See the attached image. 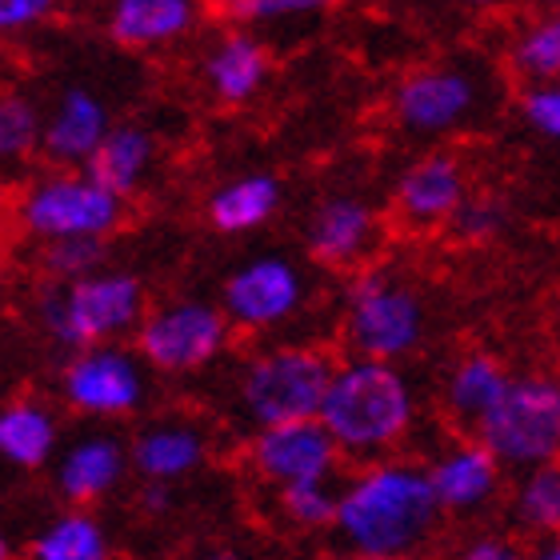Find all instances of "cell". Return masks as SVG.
Here are the masks:
<instances>
[{"label": "cell", "mask_w": 560, "mask_h": 560, "mask_svg": "<svg viewBox=\"0 0 560 560\" xmlns=\"http://www.w3.org/2000/svg\"><path fill=\"white\" fill-rule=\"evenodd\" d=\"M444 513L420 456L349 468L337 485L332 540L345 557L417 560L436 545Z\"/></svg>", "instance_id": "cell-1"}, {"label": "cell", "mask_w": 560, "mask_h": 560, "mask_svg": "<svg viewBox=\"0 0 560 560\" xmlns=\"http://www.w3.org/2000/svg\"><path fill=\"white\" fill-rule=\"evenodd\" d=\"M156 156H161V140L152 137L149 125L117 120L101 140V149L93 152V161L84 164V173L93 176L96 185H105L108 192H117L120 200H129L149 185Z\"/></svg>", "instance_id": "cell-25"}, {"label": "cell", "mask_w": 560, "mask_h": 560, "mask_svg": "<svg viewBox=\"0 0 560 560\" xmlns=\"http://www.w3.org/2000/svg\"><path fill=\"white\" fill-rule=\"evenodd\" d=\"M21 560H117V537L105 513L60 504L28 533Z\"/></svg>", "instance_id": "cell-24"}, {"label": "cell", "mask_w": 560, "mask_h": 560, "mask_svg": "<svg viewBox=\"0 0 560 560\" xmlns=\"http://www.w3.org/2000/svg\"><path fill=\"white\" fill-rule=\"evenodd\" d=\"M545 9H560V0H545Z\"/></svg>", "instance_id": "cell-43"}, {"label": "cell", "mask_w": 560, "mask_h": 560, "mask_svg": "<svg viewBox=\"0 0 560 560\" xmlns=\"http://www.w3.org/2000/svg\"><path fill=\"white\" fill-rule=\"evenodd\" d=\"M472 197L465 161L448 149H429L400 168L393 185V212L412 233H436L456 221L460 205Z\"/></svg>", "instance_id": "cell-17"}, {"label": "cell", "mask_w": 560, "mask_h": 560, "mask_svg": "<svg viewBox=\"0 0 560 560\" xmlns=\"http://www.w3.org/2000/svg\"><path fill=\"white\" fill-rule=\"evenodd\" d=\"M424 460L432 497L441 504L444 521H480L497 504H504L509 472L472 432H456L448 441L432 444Z\"/></svg>", "instance_id": "cell-13"}, {"label": "cell", "mask_w": 560, "mask_h": 560, "mask_svg": "<svg viewBox=\"0 0 560 560\" xmlns=\"http://www.w3.org/2000/svg\"><path fill=\"white\" fill-rule=\"evenodd\" d=\"M65 424L52 400L36 393H16L0 400V468L12 477L48 472L65 448Z\"/></svg>", "instance_id": "cell-19"}, {"label": "cell", "mask_w": 560, "mask_h": 560, "mask_svg": "<svg viewBox=\"0 0 560 560\" xmlns=\"http://www.w3.org/2000/svg\"><path fill=\"white\" fill-rule=\"evenodd\" d=\"M504 229H509V205L492 192H472V197L460 205L456 221L448 224V233L460 241V245H492L501 241Z\"/></svg>", "instance_id": "cell-31"}, {"label": "cell", "mask_w": 560, "mask_h": 560, "mask_svg": "<svg viewBox=\"0 0 560 560\" xmlns=\"http://www.w3.org/2000/svg\"><path fill=\"white\" fill-rule=\"evenodd\" d=\"M432 316L424 292L388 265H364L349 272L340 289V349L345 357L381 364L412 361L429 340Z\"/></svg>", "instance_id": "cell-5"}, {"label": "cell", "mask_w": 560, "mask_h": 560, "mask_svg": "<svg viewBox=\"0 0 560 560\" xmlns=\"http://www.w3.org/2000/svg\"><path fill=\"white\" fill-rule=\"evenodd\" d=\"M108 265L105 241H60V245L36 248V269L45 284H72L101 272Z\"/></svg>", "instance_id": "cell-30"}, {"label": "cell", "mask_w": 560, "mask_h": 560, "mask_svg": "<svg viewBox=\"0 0 560 560\" xmlns=\"http://www.w3.org/2000/svg\"><path fill=\"white\" fill-rule=\"evenodd\" d=\"M149 284L132 269L105 265L72 284H40L33 296V320L57 349L84 352L101 345H132L149 316Z\"/></svg>", "instance_id": "cell-4"}, {"label": "cell", "mask_w": 560, "mask_h": 560, "mask_svg": "<svg viewBox=\"0 0 560 560\" xmlns=\"http://www.w3.org/2000/svg\"><path fill=\"white\" fill-rule=\"evenodd\" d=\"M217 441L205 420L188 412H156L137 420L129 436L132 477L140 485H185L212 465Z\"/></svg>", "instance_id": "cell-15"}, {"label": "cell", "mask_w": 560, "mask_h": 560, "mask_svg": "<svg viewBox=\"0 0 560 560\" xmlns=\"http://www.w3.org/2000/svg\"><path fill=\"white\" fill-rule=\"evenodd\" d=\"M504 65L521 81V89L560 81V9H540L537 16H528L509 36Z\"/></svg>", "instance_id": "cell-27"}, {"label": "cell", "mask_w": 560, "mask_h": 560, "mask_svg": "<svg viewBox=\"0 0 560 560\" xmlns=\"http://www.w3.org/2000/svg\"><path fill=\"white\" fill-rule=\"evenodd\" d=\"M533 560H560V537H552V540H545L537 552H533Z\"/></svg>", "instance_id": "cell-41"}, {"label": "cell", "mask_w": 560, "mask_h": 560, "mask_svg": "<svg viewBox=\"0 0 560 560\" xmlns=\"http://www.w3.org/2000/svg\"><path fill=\"white\" fill-rule=\"evenodd\" d=\"M217 304L236 337H272L280 328L296 325L313 304V280L301 260L284 253H257L229 269Z\"/></svg>", "instance_id": "cell-11"}, {"label": "cell", "mask_w": 560, "mask_h": 560, "mask_svg": "<svg viewBox=\"0 0 560 560\" xmlns=\"http://www.w3.org/2000/svg\"><path fill=\"white\" fill-rule=\"evenodd\" d=\"M557 325H560V289H557Z\"/></svg>", "instance_id": "cell-45"}, {"label": "cell", "mask_w": 560, "mask_h": 560, "mask_svg": "<svg viewBox=\"0 0 560 560\" xmlns=\"http://www.w3.org/2000/svg\"><path fill=\"white\" fill-rule=\"evenodd\" d=\"M117 120L108 113V101L93 84H65L52 105L45 108V149L40 156L48 168H84L101 149Z\"/></svg>", "instance_id": "cell-18"}, {"label": "cell", "mask_w": 560, "mask_h": 560, "mask_svg": "<svg viewBox=\"0 0 560 560\" xmlns=\"http://www.w3.org/2000/svg\"><path fill=\"white\" fill-rule=\"evenodd\" d=\"M340 560H381V557H340Z\"/></svg>", "instance_id": "cell-44"}, {"label": "cell", "mask_w": 560, "mask_h": 560, "mask_svg": "<svg viewBox=\"0 0 560 560\" xmlns=\"http://www.w3.org/2000/svg\"><path fill=\"white\" fill-rule=\"evenodd\" d=\"M132 504L144 521H164V516L176 513V489L173 485H140Z\"/></svg>", "instance_id": "cell-36"}, {"label": "cell", "mask_w": 560, "mask_h": 560, "mask_svg": "<svg viewBox=\"0 0 560 560\" xmlns=\"http://www.w3.org/2000/svg\"><path fill=\"white\" fill-rule=\"evenodd\" d=\"M69 0H0V40L12 36H28L57 21Z\"/></svg>", "instance_id": "cell-33"}, {"label": "cell", "mask_w": 560, "mask_h": 560, "mask_svg": "<svg viewBox=\"0 0 560 560\" xmlns=\"http://www.w3.org/2000/svg\"><path fill=\"white\" fill-rule=\"evenodd\" d=\"M337 485H296V489L272 492L277 521L284 528H292V533H332V521H337Z\"/></svg>", "instance_id": "cell-29"}, {"label": "cell", "mask_w": 560, "mask_h": 560, "mask_svg": "<svg viewBox=\"0 0 560 560\" xmlns=\"http://www.w3.org/2000/svg\"><path fill=\"white\" fill-rule=\"evenodd\" d=\"M200 4H205L209 12H217V16H233V21H241L253 0H200Z\"/></svg>", "instance_id": "cell-37"}, {"label": "cell", "mask_w": 560, "mask_h": 560, "mask_svg": "<svg viewBox=\"0 0 560 560\" xmlns=\"http://www.w3.org/2000/svg\"><path fill=\"white\" fill-rule=\"evenodd\" d=\"M328 4H332V0H253L241 21L260 24V28H265V24H301V21L320 16Z\"/></svg>", "instance_id": "cell-35"}, {"label": "cell", "mask_w": 560, "mask_h": 560, "mask_svg": "<svg viewBox=\"0 0 560 560\" xmlns=\"http://www.w3.org/2000/svg\"><path fill=\"white\" fill-rule=\"evenodd\" d=\"M448 560H533V552L509 533H472L448 552Z\"/></svg>", "instance_id": "cell-34"}, {"label": "cell", "mask_w": 560, "mask_h": 560, "mask_svg": "<svg viewBox=\"0 0 560 560\" xmlns=\"http://www.w3.org/2000/svg\"><path fill=\"white\" fill-rule=\"evenodd\" d=\"M516 113L533 137L560 140V81L552 84H528L516 96Z\"/></svg>", "instance_id": "cell-32"}, {"label": "cell", "mask_w": 560, "mask_h": 560, "mask_svg": "<svg viewBox=\"0 0 560 560\" xmlns=\"http://www.w3.org/2000/svg\"><path fill=\"white\" fill-rule=\"evenodd\" d=\"M424 400L405 364L340 357L328 397L320 405V424L340 448L345 465H376L409 456L417 441Z\"/></svg>", "instance_id": "cell-2"}, {"label": "cell", "mask_w": 560, "mask_h": 560, "mask_svg": "<svg viewBox=\"0 0 560 560\" xmlns=\"http://www.w3.org/2000/svg\"><path fill=\"white\" fill-rule=\"evenodd\" d=\"M453 4H460L465 12H497L504 4H513V0H453Z\"/></svg>", "instance_id": "cell-39"}, {"label": "cell", "mask_w": 560, "mask_h": 560, "mask_svg": "<svg viewBox=\"0 0 560 560\" xmlns=\"http://www.w3.org/2000/svg\"><path fill=\"white\" fill-rule=\"evenodd\" d=\"M200 0H105L101 28L125 52H164L192 36Z\"/></svg>", "instance_id": "cell-21"}, {"label": "cell", "mask_w": 560, "mask_h": 560, "mask_svg": "<svg viewBox=\"0 0 560 560\" xmlns=\"http://www.w3.org/2000/svg\"><path fill=\"white\" fill-rule=\"evenodd\" d=\"M12 221V197H9V188H4V180H0V224Z\"/></svg>", "instance_id": "cell-42"}, {"label": "cell", "mask_w": 560, "mask_h": 560, "mask_svg": "<svg viewBox=\"0 0 560 560\" xmlns=\"http://www.w3.org/2000/svg\"><path fill=\"white\" fill-rule=\"evenodd\" d=\"M241 460H245L248 477L269 492L296 489V485H337L349 472L345 456L320 420H296V424L248 432Z\"/></svg>", "instance_id": "cell-12"}, {"label": "cell", "mask_w": 560, "mask_h": 560, "mask_svg": "<svg viewBox=\"0 0 560 560\" xmlns=\"http://www.w3.org/2000/svg\"><path fill=\"white\" fill-rule=\"evenodd\" d=\"M45 149V108L33 93L0 89V173L33 164Z\"/></svg>", "instance_id": "cell-28"}, {"label": "cell", "mask_w": 560, "mask_h": 560, "mask_svg": "<svg viewBox=\"0 0 560 560\" xmlns=\"http://www.w3.org/2000/svg\"><path fill=\"white\" fill-rule=\"evenodd\" d=\"M180 560H245L236 549H200L192 557H180Z\"/></svg>", "instance_id": "cell-40"}, {"label": "cell", "mask_w": 560, "mask_h": 560, "mask_svg": "<svg viewBox=\"0 0 560 560\" xmlns=\"http://www.w3.org/2000/svg\"><path fill=\"white\" fill-rule=\"evenodd\" d=\"M513 381V369L501 352L492 349H465L448 361L436 385V405L441 417L456 432H477V424L492 412V405L504 397V388Z\"/></svg>", "instance_id": "cell-20"}, {"label": "cell", "mask_w": 560, "mask_h": 560, "mask_svg": "<svg viewBox=\"0 0 560 560\" xmlns=\"http://www.w3.org/2000/svg\"><path fill=\"white\" fill-rule=\"evenodd\" d=\"M129 221V200L96 185L84 168H45L12 197V224L36 248L60 241H113Z\"/></svg>", "instance_id": "cell-6"}, {"label": "cell", "mask_w": 560, "mask_h": 560, "mask_svg": "<svg viewBox=\"0 0 560 560\" xmlns=\"http://www.w3.org/2000/svg\"><path fill=\"white\" fill-rule=\"evenodd\" d=\"M381 245V212L361 192H328L304 221V253L328 272H357L373 265Z\"/></svg>", "instance_id": "cell-16"}, {"label": "cell", "mask_w": 560, "mask_h": 560, "mask_svg": "<svg viewBox=\"0 0 560 560\" xmlns=\"http://www.w3.org/2000/svg\"><path fill=\"white\" fill-rule=\"evenodd\" d=\"M280 205H284L280 176L269 168H253V173H236L212 188L205 197V221L221 236H253L277 221Z\"/></svg>", "instance_id": "cell-23"}, {"label": "cell", "mask_w": 560, "mask_h": 560, "mask_svg": "<svg viewBox=\"0 0 560 560\" xmlns=\"http://www.w3.org/2000/svg\"><path fill=\"white\" fill-rule=\"evenodd\" d=\"M233 325L217 301L185 292V296H168L149 308L140 320L132 349L152 376L164 381H192V376L212 373L217 364L233 349Z\"/></svg>", "instance_id": "cell-7"}, {"label": "cell", "mask_w": 560, "mask_h": 560, "mask_svg": "<svg viewBox=\"0 0 560 560\" xmlns=\"http://www.w3.org/2000/svg\"><path fill=\"white\" fill-rule=\"evenodd\" d=\"M337 352L316 340H269L245 352L233 373V417L248 432L320 420L328 397Z\"/></svg>", "instance_id": "cell-3"}, {"label": "cell", "mask_w": 560, "mask_h": 560, "mask_svg": "<svg viewBox=\"0 0 560 560\" xmlns=\"http://www.w3.org/2000/svg\"><path fill=\"white\" fill-rule=\"evenodd\" d=\"M489 105V77L465 60H429L393 84L388 108L412 140H444L468 129Z\"/></svg>", "instance_id": "cell-10"}, {"label": "cell", "mask_w": 560, "mask_h": 560, "mask_svg": "<svg viewBox=\"0 0 560 560\" xmlns=\"http://www.w3.org/2000/svg\"><path fill=\"white\" fill-rule=\"evenodd\" d=\"M504 513L521 537H533L540 545L560 537V465L516 472L504 492Z\"/></svg>", "instance_id": "cell-26"}, {"label": "cell", "mask_w": 560, "mask_h": 560, "mask_svg": "<svg viewBox=\"0 0 560 560\" xmlns=\"http://www.w3.org/2000/svg\"><path fill=\"white\" fill-rule=\"evenodd\" d=\"M129 480V436H120L117 429H101V424H89L77 436H69L48 468L52 497L65 509H96L101 513L108 501H117V492Z\"/></svg>", "instance_id": "cell-14"}, {"label": "cell", "mask_w": 560, "mask_h": 560, "mask_svg": "<svg viewBox=\"0 0 560 560\" xmlns=\"http://www.w3.org/2000/svg\"><path fill=\"white\" fill-rule=\"evenodd\" d=\"M149 364L140 361L132 345H101V349L69 352L57 369V400L84 424H125L144 420L152 405Z\"/></svg>", "instance_id": "cell-9"}, {"label": "cell", "mask_w": 560, "mask_h": 560, "mask_svg": "<svg viewBox=\"0 0 560 560\" xmlns=\"http://www.w3.org/2000/svg\"><path fill=\"white\" fill-rule=\"evenodd\" d=\"M0 560H21V545H16L4 521H0Z\"/></svg>", "instance_id": "cell-38"}, {"label": "cell", "mask_w": 560, "mask_h": 560, "mask_svg": "<svg viewBox=\"0 0 560 560\" xmlns=\"http://www.w3.org/2000/svg\"><path fill=\"white\" fill-rule=\"evenodd\" d=\"M504 465V472H528L560 465V373L525 369L513 373L504 397L472 432Z\"/></svg>", "instance_id": "cell-8"}, {"label": "cell", "mask_w": 560, "mask_h": 560, "mask_svg": "<svg viewBox=\"0 0 560 560\" xmlns=\"http://www.w3.org/2000/svg\"><path fill=\"white\" fill-rule=\"evenodd\" d=\"M200 77H205V89L217 105L245 108L272 81V52L257 33L229 28L209 45V52L200 60Z\"/></svg>", "instance_id": "cell-22"}]
</instances>
